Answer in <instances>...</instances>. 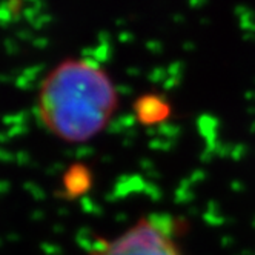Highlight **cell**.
I'll return each mask as SVG.
<instances>
[{"label":"cell","mask_w":255,"mask_h":255,"mask_svg":"<svg viewBox=\"0 0 255 255\" xmlns=\"http://www.w3.org/2000/svg\"><path fill=\"white\" fill-rule=\"evenodd\" d=\"M134 109H135V116L138 122L146 126L166 122L171 117V111H172L169 102L158 94L141 96L135 102Z\"/></svg>","instance_id":"3"},{"label":"cell","mask_w":255,"mask_h":255,"mask_svg":"<svg viewBox=\"0 0 255 255\" xmlns=\"http://www.w3.org/2000/svg\"><path fill=\"white\" fill-rule=\"evenodd\" d=\"M93 186V172L86 165H72L65 171L62 178V189L68 198L85 195Z\"/></svg>","instance_id":"4"},{"label":"cell","mask_w":255,"mask_h":255,"mask_svg":"<svg viewBox=\"0 0 255 255\" xmlns=\"http://www.w3.org/2000/svg\"><path fill=\"white\" fill-rule=\"evenodd\" d=\"M119 108V91L108 72L86 59H68L40 83L35 109L57 140L82 144L100 135Z\"/></svg>","instance_id":"1"},{"label":"cell","mask_w":255,"mask_h":255,"mask_svg":"<svg viewBox=\"0 0 255 255\" xmlns=\"http://www.w3.org/2000/svg\"><path fill=\"white\" fill-rule=\"evenodd\" d=\"M178 222L168 225L143 217L114 239L103 240L88 255H183L175 240Z\"/></svg>","instance_id":"2"}]
</instances>
